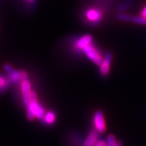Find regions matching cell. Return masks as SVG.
Returning a JSON list of instances; mask_svg holds the SVG:
<instances>
[{"label": "cell", "mask_w": 146, "mask_h": 146, "mask_svg": "<svg viewBox=\"0 0 146 146\" xmlns=\"http://www.w3.org/2000/svg\"><path fill=\"white\" fill-rule=\"evenodd\" d=\"M82 52L85 54V56H87L88 59L94 62L98 66H100L102 64L104 58L102 57L101 53L99 52V50H97L96 47H95L93 43L89 45L88 46L85 47Z\"/></svg>", "instance_id": "6da1fadb"}, {"label": "cell", "mask_w": 146, "mask_h": 146, "mask_svg": "<svg viewBox=\"0 0 146 146\" xmlns=\"http://www.w3.org/2000/svg\"><path fill=\"white\" fill-rule=\"evenodd\" d=\"M85 17L89 23H92L93 25H97L101 22L103 18V12L100 8H91L87 10Z\"/></svg>", "instance_id": "7a4b0ae2"}, {"label": "cell", "mask_w": 146, "mask_h": 146, "mask_svg": "<svg viewBox=\"0 0 146 146\" xmlns=\"http://www.w3.org/2000/svg\"><path fill=\"white\" fill-rule=\"evenodd\" d=\"M21 88L22 95H23L24 104L27 108L31 102L30 95L32 91L31 84V82L29 81L28 78L21 82Z\"/></svg>", "instance_id": "3957f363"}, {"label": "cell", "mask_w": 146, "mask_h": 146, "mask_svg": "<svg viewBox=\"0 0 146 146\" xmlns=\"http://www.w3.org/2000/svg\"><path fill=\"white\" fill-rule=\"evenodd\" d=\"M94 122L96 129L98 131V133H103L106 130V126L104 114L102 111L98 110L95 112L94 116Z\"/></svg>", "instance_id": "277c9868"}, {"label": "cell", "mask_w": 146, "mask_h": 146, "mask_svg": "<svg viewBox=\"0 0 146 146\" xmlns=\"http://www.w3.org/2000/svg\"><path fill=\"white\" fill-rule=\"evenodd\" d=\"M27 110L31 111L35 118L38 119H42L45 115V110L39 104L38 100L36 101H31L27 107Z\"/></svg>", "instance_id": "5b68a950"}, {"label": "cell", "mask_w": 146, "mask_h": 146, "mask_svg": "<svg viewBox=\"0 0 146 146\" xmlns=\"http://www.w3.org/2000/svg\"><path fill=\"white\" fill-rule=\"evenodd\" d=\"M112 60V54L111 52H108L106 54L105 57L102 64L100 66V72L102 76H106L109 74L110 67L111 62Z\"/></svg>", "instance_id": "8992f818"}, {"label": "cell", "mask_w": 146, "mask_h": 146, "mask_svg": "<svg viewBox=\"0 0 146 146\" xmlns=\"http://www.w3.org/2000/svg\"><path fill=\"white\" fill-rule=\"evenodd\" d=\"M93 43V36L90 35H85L79 39L76 40L74 44V48L76 50L83 51L85 47Z\"/></svg>", "instance_id": "52a82bcc"}, {"label": "cell", "mask_w": 146, "mask_h": 146, "mask_svg": "<svg viewBox=\"0 0 146 146\" xmlns=\"http://www.w3.org/2000/svg\"><path fill=\"white\" fill-rule=\"evenodd\" d=\"M98 131L96 130H92L89 133L87 137L84 142V146H94L98 142Z\"/></svg>", "instance_id": "ba28073f"}, {"label": "cell", "mask_w": 146, "mask_h": 146, "mask_svg": "<svg viewBox=\"0 0 146 146\" xmlns=\"http://www.w3.org/2000/svg\"><path fill=\"white\" fill-rule=\"evenodd\" d=\"M22 72H23V71H18L14 68L10 72H8V78L11 83L16 84L19 82H21L23 80Z\"/></svg>", "instance_id": "9c48e42d"}, {"label": "cell", "mask_w": 146, "mask_h": 146, "mask_svg": "<svg viewBox=\"0 0 146 146\" xmlns=\"http://www.w3.org/2000/svg\"><path fill=\"white\" fill-rule=\"evenodd\" d=\"M42 120H43V123L45 124L52 125V124L55 123V120H56V114L54 112H52V111H50V112L45 114Z\"/></svg>", "instance_id": "30bf717a"}, {"label": "cell", "mask_w": 146, "mask_h": 146, "mask_svg": "<svg viewBox=\"0 0 146 146\" xmlns=\"http://www.w3.org/2000/svg\"><path fill=\"white\" fill-rule=\"evenodd\" d=\"M11 82L8 77L0 74V92H3L8 88Z\"/></svg>", "instance_id": "8fae6325"}, {"label": "cell", "mask_w": 146, "mask_h": 146, "mask_svg": "<svg viewBox=\"0 0 146 146\" xmlns=\"http://www.w3.org/2000/svg\"><path fill=\"white\" fill-rule=\"evenodd\" d=\"M116 17L118 20H120V21H125V22L132 21V17H131L130 15H129V14L124 13L123 12L118 13L116 14Z\"/></svg>", "instance_id": "7c38bea8"}, {"label": "cell", "mask_w": 146, "mask_h": 146, "mask_svg": "<svg viewBox=\"0 0 146 146\" xmlns=\"http://www.w3.org/2000/svg\"><path fill=\"white\" fill-rule=\"evenodd\" d=\"M132 21L134 23L137 24V25H146V18L143 16H133L132 17Z\"/></svg>", "instance_id": "4fadbf2b"}, {"label": "cell", "mask_w": 146, "mask_h": 146, "mask_svg": "<svg viewBox=\"0 0 146 146\" xmlns=\"http://www.w3.org/2000/svg\"><path fill=\"white\" fill-rule=\"evenodd\" d=\"M131 5H132V1H131V0H126V1H123V2L120 5L118 10H119L120 12H123V11L127 10Z\"/></svg>", "instance_id": "5bb4252c"}, {"label": "cell", "mask_w": 146, "mask_h": 146, "mask_svg": "<svg viewBox=\"0 0 146 146\" xmlns=\"http://www.w3.org/2000/svg\"><path fill=\"white\" fill-rule=\"evenodd\" d=\"M107 146H116V140L113 135H110L107 138Z\"/></svg>", "instance_id": "9a60e30c"}, {"label": "cell", "mask_w": 146, "mask_h": 146, "mask_svg": "<svg viewBox=\"0 0 146 146\" xmlns=\"http://www.w3.org/2000/svg\"><path fill=\"white\" fill-rule=\"evenodd\" d=\"M27 116L29 120H33L35 118V116H34V114L31 111H29V110H27Z\"/></svg>", "instance_id": "2e32d148"}, {"label": "cell", "mask_w": 146, "mask_h": 146, "mask_svg": "<svg viewBox=\"0 0 146 146\" xmlns=\"http://www.w3.org/2000/svg\"><path fill=\"white\" fill-rule=\"evenodd\" d=\"M94 146H107V143L104 140H100L98 141Z\"/></svg>", "instance_id": "e0dca14e"}, {"label": "cell", "mask_w": 146, "mask_h": 146, "mask_svg": "<svg viewBox=\"0 0 146 146\" xmlns=\"http://www.w3.org/2000/svg\"><path fill=\"white\" fill-rule=\"evenodd\" d=\"M141 16H143V17L146 18V5H145V7H144L143 10L141 11Z\"/></svg>", "instance_id": "ac0fdd59"}, {"label": "cell", "mask_w": 146, "mask_h": 146, "mask_svg": "<svg viewBox=\"0 0 146 146\" xmlns=\"http://www.w3.org/2000/svg\"><path fill=\"white\" fill-rule=\"evenodd\" d=\"M116 146H123V144L122 143L121 141H116Z\"/></svg>", "instance_id": "d6986e66"}, {"label": "cell", "mask_w": 146, "mask_h": 146, "mask_svg": "<svg viewBox=\"0 0 146 146\" xmlns=\"http://www.w3.org/2000/svg\"><path fill=\"white\" fill-rule=\"evenodd\" d=\"M26 1L29 3H33V2H34L35 0H26Z\"/></svg>", "instance_id": "ffe728a7"}]
</instances>
